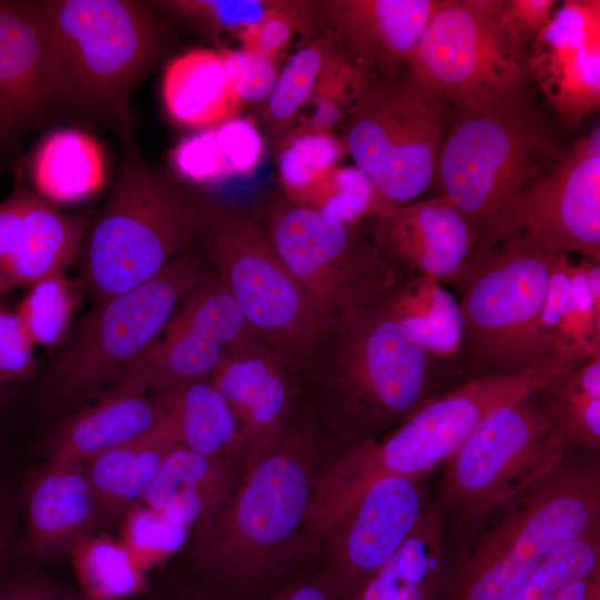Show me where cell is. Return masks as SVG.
Here are the masks:
<instances>
[{"label":"cell","instance_id":"cell-1","mask_svg":"<svg viewBox=\"0 0 600 600\" xmlns=\"http://www.w3.org/2000/svg\"><path fill=\"white\" fill-rule=\"evenodd\" d=\"M294 367L306 416L349 448L381 438L467 381L424 350L389 301L322 323Z\"/></svg>","mask_w":600,"mask_h":600},{"label":"cell","instance_id":"cell-2","mask_svg":"<svg viewBox=\"0 0 600 600\" xmlns=\"http://www.w3.org/2000/svg\"><path fill=\"white\" fill-rule=\"evenodd\" d=\"M319 428L296 411L282 432L248 459L226 501L190 528L187 557L207 588L246 596L278 576L300 550L318 471Z\"/></svg>","mask_w":600,"mask_h":600},{"label":"cell","instance_id":"cell-3","mask_svg":"<svg viewBox=\"0 0 600 600\" xmlns=\"http://www.w3.org/2000/svg\"><path fill=\"white\" fill-rule=\"evenodd\" d=\"M554 359L513 374L469 379L437 396L381 438L349 448L319 476L308 524L324 533L374 481L420 479L444 463L492 409L544 389L573 367Z\"/></svg>","mask_w":600,"mask_h":600},{"label":"cell","instance_id":"cell-4","mask_svg":"<svg viewBox=\"0 0 600 600\" xmlns=\"http://www.w3.org/2000/svg\"><path fill=\"white\" fill-rule=\"evenodd\" d=\"M577 452L476 520L486 523L466 550L453 600H509L558 549L600 527L597 452Z\"/></svg>","mask_w":600,"mask_h":600},{"label":"cell","instance_id":"cell-5","mask_svg":"<svg viewBox=\"0 0 600 600\" xmlns=\"http://www.w3.org/2000/svg\"><path fill=\"white\" fill-rule=\"evenodd\" d=\"M564 149L529 93L483 112L459 113L449 124L436 183L474 231L472 257L516 237V200Z\"/></svg>","mask_w":600,"mask_h":600},{"label":"cell","instance_id":"cell-6","mask_svg":"<svg viewBox=\"0 0 600 600\" xmlns=\"http://www.w3.org/2000/svg\"><path fill=\"white\" fill-rule=\"evenodd\" d=\"M67 110L133 132L131 96L166 49L153 1L36 0Z\"/></svg>","mask_w":600,"mask_h":600},{"label":"cell","instance_id":"cell-7","mask_svg":"<svg viewBox=\"0 0 600 600\" xmlns=\"http://www.w3.org/2000/svg\"><path fill=\"white\" fill-rule=\"evenodd\" d=\"M112 191L90 220L80 263L94 304L156 277L193 242L196 196L146 160L129 132Z\"/></svg>","mask_w":600,"mask_h":600},{"label":"cell","instance_id":"cell-8","mask_svg":"<svg viewBox=\"0 0 600 600\" xmlns=\"http://www.w3.org/2000/svg\"><path fill=\"white\" fill-rule=\"evenodd\" d=\"M558 253L520 233L471 258L456 287L463 342L454 364L466 380L519 373L557 359L540 314Z\"/></svg>","mask_w":600,"mask_h":600},{"label":"cell","instance_id":"cell-9","mask_svg":"<svg viewBox=\"0 0 600 600\" xmlns=\"http://www.w3.org/2000/svg\"><path fill=\"white\" fill-rule=\"evenodd\" d=\"M211 272L200 250L190 247L149 281L97 303L51 353L40 384L46 408L63 411L101 394Z\"/></svg>","mask_w":600,"mask_h":600},{"label":"cell","instance_id":"cell-10","mask_svg":"<svg viewBox=\"0 0 600 600\" xmlns=\"http://www.w3.org/2000/svg\"><path fill=\"white\" fill-rule=\"evenodd\" d=\"M253 216L321 324L388 302L394 293L402 270L357 223L329 217L283 193L264 198Z\"/></svg>","mask_w":600,"mask_h":600},{"label":"cell","instance_id":"cell-11","mask_svg":"<svg viewBox=\"0 0 600 600\" xmlns=\"http://www.w3.org/2000/svg\"><path fill=\"white\" fill-rule=\"evenodd\" d=\"M448 107L407 71L370 77L348 111L340 136L346 151L389 207L416 201L436 183Z\"/></svg>","mask_w":600,"mask_h":600},{"label":"cell","instance_id":"cell-12","mask_svg":"<svg viewBox=\"0 0 600 600\" xmlns=\"http://www.w3.org/2000/svg\"><path fill=\"white\" fill-rule=\"evenodd\" d=\"M193 241L254 333L297 360L321 323L256 217L196 196Z\"/></svg>","mask_w":600,"mask_h":600},{"label":"cell","instance_id":"cell-13","mask_svg":"<svg viewBox=\"0 0 600 600\" xmlns=\"http://www.w3.org/2000/svg\"><path fill=\"white\" fill-rule=\"evenodd\" d=\"M506 0H444L407 71L459 113H479L528 92V51L503 22Z\"/></svg>","mask_w":600,"mask_h":600},{"label":"cell","instance_id":"cell-14","mask_svg":"<svg viewBox=\"0 0 600 600\" xmlns=\"http://www.w3.org/2000/svg\"><path fill=\"white\" fill-rule=\"evenodd\" d=\"M537 392L492 409L444 462L443 499L462 524L479 519L568 453L549 443Z\"/></svg>","mask_w":600,"mask_h":600},{"label":"cell","instance_id":"cell-15","mask_svg":"<svg viewBox=\"0 0 600 600\" xmlns=\"http://www.w3.org/2000/svg\"><path fill=\"white\" fill-rule=\"evenodd\" d=\"M259 338L212 271L182 300L162 333L113 383L149 393L210 378L236 349Z\"/></svg>","mask_w":600,"mask_h":600},{"label":"cell","instance_id":"cell-16","mask_svg":"<svg viewBox=\"0 0 600 600\" xmlns=\"http://www.w3.org/2000/svg\"><path fill=\"white\" fill-rule=\"evenodd\" d=\"M517 234L556 252L600 260V130L566 148L553 166L526 189L511 209Z\"/></svg>","mask_w":600,"mask_h":600},{"label":"cell","instance_id":"cell-17","mask_svg":"<svg viewBox=\"0 0 600 600\" xmlns=\"http://www.w3.org/2000/svg\"><path fill=\"white\" fill-rule=\"evenodd\" d=\"M63 110L36 0H0V151L20 161L23 138Z\"/></svg>","mask_w":600,"mask_h":600},{"label":"cell","instance_id":"cell-18","mask_svg":"<svg viewBox=\"0 0 600 600\" xmlns=\"http://www.w3.org/2000/svg\"><path fill=\"white\" fill-rule=\"evenodd\" d=\"M423 508L419 479L372 482L320 539L326 551L322 572L337 593L361 590L400 548Z\"/></svg>","mask_w":600,"mask_h":600},{"label":"cell","instance_id":"cell-19","mask_svg":"<svg viewBox=\"0 0 600 600\" xmlns=\"http://www.w3.org/2000/svg\"><path fill=\"white\" fill-rule=\"evenodd\" d=\"M528 71L568 127L600 107V1L563 2L528 53Z\"/></svg>","mask_w":600,"mask_h":600},{"label":"cell","instance_id":"cell-20","mask_svg":"<svg viewBox=\"0 0 600 600\" xmlns=\"http://www.w3.org/2000/svg\"><path fill=\"white\" fill-rule=\"evenodd\" d=\"M26 158L14 167L13 187L0 202V297L20 286L64 273L80 260L90 219L68 214L32 191Z\"/></svg>","mask_w":600,"mask_h":600},{"label":"cell","instance_id":"cell-21","mask_svg":"<svg viewBox=\"0 0 600 600\" xmlns=\"http://www.w3.org/2000/svg\"><path fill=\"white\" fill-rule=\"evenodd\" d=\"M444 0L310 1L316 24L341 53L369 76L393 79Z\"/></svg>","mask_w":600,"mask_h":600},{"label":"cell","instance_id":"cell-22","mask_svg":"<svg viewBox=\"0 0 600 600\" xmlns=\"http://www.w3.org/2000/svg\"><path fill=\"white\" fill-rule=\"evenodd\" d=\"M368 220V237L393 266L454 287L477 244L468 220L442 194L391 207Z\"/></svg>","mask_w":600,"mask_h":600},{"label":"cell","instance_id":"cell-23","mask_svg":"<svg viewBox=\"0 0 600 600\" xmlns=\"http://www.w3.org/2000/svg\"><path fill=\"white\" fill-rule=\"evenodd\" d=\"M209 379L238 420L246 461L271 443L297 411L294 361L260 338L228 354Z\"/></svg>","mask_w":600,"mask_h":600},{"label":"cell","instance_id":"cell-24","mask_svg":"<svg viewBox=\"0 0 600 600\" xmlns=\"http://www.w3.org/2000/svg\"><path fill=\"white\" fill-rule=\"evenodd\" d=\"M26 527L20 556L40 560L83 539L99 519L84 464L47 460L23 491Z\"/></svg>","mask_w":600,"mask_h":600},{"label":"cell","instance_id":"cell-25","mask_svg":"<svg viewBox=\"0 0 600 600\" xmlns=\"http://www.w3.org/2000/svg\"><path fill=\"white\" fill-rule=\"evenodd\" d=\"M158 399L130 383H114L91 404L62 419L47 442V460L84 464L96 456L168 423Z\"/></svg>","mask_w":600,"mask_h":600},{"label":"cell","instance_id":"cell-26","mask_svg":"<svg viewBox=\"0 0 600 600\" xmlns=\"http://www.w3.org/2000/svg\"><path fill=\"white\" fill-rule=\"evenodd\" d=\"M244 463L242 456L208 457L178 444L162 461L141 501L169 524L190 529L226 501Z\"/></svg>","mask_w":600,"mask_h":600},{"label":"cell","instance_id":"cell-27","mask_svg":"<svg viewBox=\"0 0 600 600\" xmlns=\"http://www.w3.org/2000/svg\"><path fill=\"white\" fill-rule=\"evenodd\" d=\"M162 99L176 122L202 130L238 117L242 103L221 54L210 49L190 50L167 64Z\"/></svg>","mask_w":600,"mask_h":600},{"label":"cell","instance_id":"cell-28","mask_svg":"<svg viewBox=\"0 0 600 600\" xmlns=\"http://www.w3.org/2000/svg\"><path fill=\"white\" fill-rule=\"evenodd\" d=\"M178 444L168 421L143 437L104 451L86 462L99 519H111L142 500L162 461Z\"/></svg>","mask_w":600,"mask_h":600},{"label":"cell","instance_id":"cell-29","mask_svg":"<svg viewBox=\"0 0 600 600\" xmlns=\"http://www.w3.org/2000/svg\"><path fill=\"white\" fill-rule=\"evenodd\" d=\"M151 394L164 409L180 446L208 457L247 459L238 420L209 378Z\"/></svg>","mask_w":600,"mask_h":600},{"label":"cell","instance_id":"cell-30","mask_svg":"<svg viewBox=\"0 0 600 600\" xmlns=\"http://www.w3.org/2000/svg\"><path fill=\"white\" fill-rule=\"evenodd\" d=\"M536 396L553 449L599 452L600 356L563 371Z\"/></svg>","mask_w":600,"mask_h":600},{"label":"cell","instance_id":"cell-31","mask_svg":"<svg viewBox=\"0 0 600 600\" xmlns=\"http://www.w3.org/2000/svg\"><path fill=\"white\" fill-rule=\"evenodd\" d=\"M29 167L36 192L53 206L86 200L106 180L99 143L77 129L47 134L33 151Z\"/></svg>","mask_w":600,"mask_h":600},{"label":"cell","instance_id":"cell-32","mask_svg":"<svg viewBox=\"0 0 600 600\" xmlns=\"http://www.w3.org/2000/svg\"><path fill=\"white\" fill-rule=\"evenodd\" d=\"M401 270L398 287L389 300L391 310L432 358L454 364L463 342L459 301L436 278Z\"/></svg>","mask_w":600,"mask_h":600},{"label":"cell","instance_id":"cell-33","mask_svg":"<svg viewBox=\"0 0 600 600\" xmlns=\"http://www.w3.org/2000/svg\"><path fill=\"white\" fill-rule=\"evenodd\" d=\"M340 52L331 36L322 31L288 60L262 111L266 130L271 137L278 139L289 131L323 70Z\"/></svg>","mask_w":600,"mask_h":600},{"label":"cell","instance_id":"cell-34","mask_svg":"<svg viewBox=\"0 0 600 600\" xmlns=\"http://www.w3.org/2000/svg\"><path fill=\"white\" fill-rule=\"evenodd\" d=\"M347 153L340 137L331 131L297 127L279 140L277 164L282 193L301 201Z\"/></svg>","mask_w":600,"mask_h":600},{"label":"cell","instance_id":"cell-35","mask_svg":"<svg viewBox=\"0 0 600 600\" xmlns=\"http://www.w3.org/2000/svg\"><path fill=\"white\" fill-rule=\"evenodd\" d=\"M16 310L34 346L53 351L69 334L79 303V290L66 273L30 286Z\"/></svg>","mask_w":600,"mask_h":600},{"label":"cell","instance_id":"cell-36","mask_svg":"<svg viewBox=\"0 0 600 600\" xmlns=\"http://www.w3.org/2000/svg\"><path fill=\"white\" fill-rule=\"evenodd\" d=\"M173 176L198 184H211L241 177V164L227 129H203L180 140L169 153Z\"/></svg>","mask_w":600,"mask_h":600},{"label":"cell","instance_id":"cell-37","mask_svg":"<svg viewBox=\"0 0 600 600\" xmlns=\"http://www.w3.org/2000/svg\"><path fill=\"white\" fill-rule=\"evenodd\" d=\"M334 219L358 223L389 207L359 168L337 167L301 201Z\"/></svg>","mask_w":600,"mask_h":600},{"label":"cell","instance_id":"cell-38","mask_svg":"<svg viewBox=\"0 0 600 600\" xmlns=\"http://www.w3.org/2000/svg\"><path fill=\"white\" fill-rule=\"evenodd\" d=\"M573 261L568 253L557 254L548 279L540 326L554 358L583 361L597 356L587 350L576 327L570 284Z\"/></svg>","mask_w":600,"mask_h":600},{"label":"cell","instance_id":"cell-39","mask_svg":"<svg viewBox=\"0 0 600 600\" xmlns=\"http://www.w3.org/2000/svg\"><path fill=\"white\" fill-rule=\"evenodd\" d=\"M600 567V527L558 549L509 600H558L572 580Z\"/></svg>","mask_w":600,"mask_h":600},{"label":"cell","instance_id":"cell-40","mask_svg":"<svg viewBox=\"0 0 600 600\" xmlns=\"http://www.w3.org/2000/svg\"><path fill=\"white\" fill-rule=\"evenodd\" d=\"M341 52L323 70L307 102L312 111L300 124L306 129L331 131L342 122L369 78Z\"/></svg>","mask_w":600,"mask_h":600},{"label":"cell","instance_id":"cell-41","mask_svg":"<svg viewBox=\"0 0 600 600\" xmlns=\"http://www.w3.org/2000/svg\"><path fill=\"white\" fill-rule=\"evenodd\" d=\"M154 4L186 20L211 40L220 41L223 36L238 38L242 31L257 24L270 1L174 0L156 1Z\"/></svg>","mask_w":600,"mask_h":600},{"label":"cell","instance_id":"cell-42","mask_svg":"<svg viewBox=\"0 0 600 600\" xmlns=\"http://www.w3.org/2000/svg\"><path fill=\"white\" fill-rule=\"evenodd\" d=\"M316 24L310 1L279 0L270 4L257 23L238 36L241 48L253 50L276 61L296 33Z\"/></svg>","mask_w":600,"mask_h":600},{"label":"cell","instance_id":"cell-43","mask_svg":"<svg viewBox=\"0 0 600 600\" xmlns=\"http://www.w3.org/2000/svg\"><path fill=\"white\" fill-rule=\"evenodd\" d=\"M219 53L241 101H267L279 76L274 61L260 52L243 48H221Z\"/></svg>","mask_w":600,"mask_h":600},{"label":"cell","instance_id":"cell-44","mask_svg":"<svg viewBox=\"0 0 600 600\" xmlns=\"http://www.w3.org/2000/svg\"><path fill=\"white\" fill-rule=\"evenodd\" d=\"M36 369L34 343L23 322L0 304V378L11 384L31 378Z\"/></svg>","mask_w":600,"mask_h":600},{"label":"cell","instance_id":"cell-45","mask_svg":"<svg viewBox=\"0 0 600 600\" xmlns=\"http://www.w3.org/2000/svg\"><path fill=\"white\" fill-rule=\"evenodd\" d=\"M556 3L553 0L504 1L503 22L528 53L551 21Z\"/></svg>","mask_w":600,"mask_h":600},{"label":"cell","instance_id":"cell-46","mask_svg":"<svg viewBox=\"0 0 600 600\" xmlns=\"http://www.w3.org/2000/svg\"><path fill=\"white\" fill-rule=\"evenodd\" d=\"M69 594L48 577L28 567L8 570L0 581V600H68Z\"/></svg>","mask_w":600,"mask_h":600},{"label":"cell","instance_id":"cell-47","mask_svg":"<svg viewBox=\"0 0 600 600\" xmlns=\"http://www.w3.org/2000/svg\"><path fill=\"white\" fill-rule=\"evenodd\" d=\"M337 596L331 581L321 571L318 577L292 582L266 600H336Z\"/></svg>","mask_w":600,"mask_h":600},{"label":"cell","instance_id":"cell-48","mask_svg":"<svg viewBox=\"0 0 600 600\" xmlns=\"http://www.w3.org/2000/svg\"><path fill=\"white\" fill-rule=\"evenodd\" d=\"M14 543L13 504L8 497L0 496V581L9 570Z\"/></svg>","mask_w":600,"mask_h":600},{"label":"cell","instance_id":"cell-49","mask_svg":"<svg viewBox=\"0 0 600 600\" xmlns=\"http://www.w3.org/2000/svg\"><path fill=\"white\" fill-rule=\"evenodd\" d=\"M9 386H10V383L3 381L0 378V416L2 413V410H3L4 406H6Z\"/></svg>","mask_w":600,"mask_h":600},{"label":"cell","instance_id":"cell-50","mask_svg":"<svg viewBox=\"0 0 600 600\" xmlns=\"http://www.w3.org/2000/svg\"><path fill=\"white\" fill-rule=\"evenodd\" d=\"M16 166L17 164H14V162L10 158H8L4 153L0 151V170L13 171Z\"/></svg>","mask_w":600,"mask_h":600},{"label":"cell","instance_id":"cell-51","mask_svg":"<svg viewBox=\"0 0 600 600\" xmlns=\"http://www.w3.org/2000/svg\"><path fill=\"white\" fill-rule=\"evenodd\" d=\"M68 600H96V599H92L89 596H84V594L70 593L68 597Z\"/></svg>","mask_w":600,"mask_h":600}]
</instances>
